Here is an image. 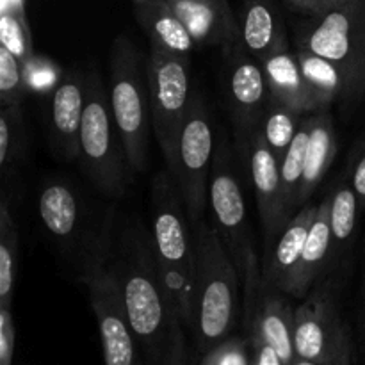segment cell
I'll list each match as a JSON object with an SVG mask.
<instances>
[{"instance_id":"11","label":"cell","mask_w":365,"mask_h":365,"mask_svg":"<svg viewBox=\"0 0 365 365\" xmlns=\"http://www.w3.org/2000/svg\"><path fill=\"white\" fill-rule=\"evenodd\" d=\"M209 202L212 207L214 228L220 234L241 278L250 257L257 252L250 230L245 192L235 175L234 157L225 135H221L216 145L209 178Z\"/></svg>"},{"instance_id":"39","label":"cell","mask_w":365,"mask_h":365,"mask_svg":"<svg viewBox=\"0 0 365 365\" xmlns=\"http://www.w3.org/2000/svg\"><path fill=\"white\" fill-rule=\"evenodd\" d=\"M132 2H134L135 6H138V4H143V2H146V0H132Z\"/></svg>"},{"instance_id":"1","label":"cell","mask_w":365,"mask_h":365,"mask_svg":"<svg viewBox=\"0 0 365 365\" xmlns=\"http://www.w3.org/2000/svg\"><path fill=\"white\" fill-rule=\"evenodd\" d=\"M113 266L145 365H187V330L164 289L152 232L139 223L125 225Z\"/></svg>"},{"instance_id":"10","label":"cell","mask_w":365,"mask_h":365,"mask_svg":"<svg viewBox=\"0 0 365 365\" xmlns=\"http://www.w3.org/2000/svg\"><path fill=\"white\" fill-rule=\"evenodd\" d=\"M152 127L164 159H170L182 120L195 93L191 91V57L150 45L146 59Z\"/></svg>"},{"instance_id":"12","label":"cell","mask_w":365,"mask_h":365,"mask_svg":"<svg viewBox=\"0 0 365 365\" xmlns=\"http://www.w3.org/2000/svg\"><path fill=\"white\" fill-rule=\"evenodd\" d=\"M221 88L230 114L235 145H241L260 127L271 102L262 64L246 52L241 39L221 46Z\"/></svg>"},{"instance_id":"20","label":"cell","mask_w":365,"mask_h":365,"mask_svg":"<svg viewBox=\"0 0 365 365\" xmlns=\"http://www.w3.org/2000/svg\"><path fill=\"white\" fill-rule=\"evenodd\" d=\"M330 200L331 196H324L319 203L317 216L314 220L312 228L307 237L305 250L299 260L296 273L292 277L291 287L287 294L291 298L303 299L310 292V289L321 280L324 271L330 267L334 260V237H331L330 225Z\"/></svg>"},{"instance_id":"38","label":"cell","mask_w":365,"mask_h":365,"mask_svg":"<svg viewBox=\"0 0 365 365\" xmlns=\"http://www.w3.org/2000/svg\"><path fill=\"white\" fill-rule=\"evenodd\" d=\"M362 337L365 344V273H364V316H362Z\"/></svg>"},{"instance_id":"21","label":"cell","mask_w":365,"mask_h":365,"mask_svg":"<svg viewBox=\"0 0 365 365\" xmlns=\"http://www.w3.org/2000/svg\"><path fill=\"white\" fill-rule=\"evenodd\" d=\"M38 210L46 232L57 241L71 245L82 230V200L68 182L50 180L41 185Z\"/></svg>"},{"instance_id":"3","label":"cell","mask_w":365,"mask_h":365,"mask_svg":"<svg viewBox=\"0 0 365 365\" xmlns=\"http://www.w3.org/2000/svg\"><path fill=\"white\" fill-rule=\"evenodd\" d=\"M196 252L195 348L198 359L234 335L237 323L239 271L212 225L200 220L192 225Z\"/></svg>"},{"instance_id":"30","label":"cell","mask_w":365,"mask_h":365,"mask_svg":"<svg viewBox=\"0 0 365 365\" xmlns=\"http://www.w3.org/2000/svg\"><path fill=\"white\" fill-rule=\"evenodd\" d=\"M310 135V114H307L302 121L298 134H296L294 141L289 146L287 153L284 159L280 160V175L282 184H284L285 202H287L289 214H294L298 210V189L302 184L303 170H305V153H307V143H309Z\"/></svg>"},{"instance_id":"29","label":"cell","mask_w":365,"mask_h":365,"mask_svg":"<svg viewBox=\"0 0 365 365\" xmlns=\"http://www.w3.org/2000/svg\"><path fill=\"white\" fill-rule=\"evenodd\" d=\"M27 152V134L20 106L2 107L0 114V173L2 178L14 171Z\"/></svg>"},{"instance_id":"6","label":"cell","mask_w":365,"mask_h":365,"mask_svg":"<svg viewBox=\"0 0 365 365\" xmlns=\"http://www.w3.org/2000/svg\"><path fill=\"white\" fill-rule=\"evenodd\" d=\"M110 109L134 171L148 166L150 89L146 63L127 36H118L110 48Z\"/></svg>"},{"instance_id":"17","label":"cell","mask_w":365,"mask_h":365,"mask_svg":"<svg viewBox=\"0 0 365 365\" xmlns=\"http://www.w3.org/2000/svg\"><path fill=\"white\" fill-rule=\"evenodd\" d=\"M198 46H225L241 39V25L228 0H168Z\"/></svg>"},{"instance_id":"2","label":"cell","mask_w":365,"mask_h":365,"mask_svg":"<svg viewBox=\"0 0 365 365\" xmlns=\"http://www.w3.org/2000/svg\"><path fill=\"white\" fill-rule=\"evenodd\" d=\"M152 239L170 303L191 335L196 330V252L184 200L168 170L153 177L150 191Z\"/></svg>"},{"instance_id":"26","label":"cell","mask_w":365,"mask_h":365,"mask_svg":"<svg viewBox=\"0 0 365 365\" xmlns=\"http://www.w3.org/2000/svg\"><path fill=\"white\" fill-rule=\"evenodd\" d=\"M18 269V227L6 191L0 200V305L13 307Z\"/></svg>"},{"instance_id":"28","label":"cell","mask_w":365,"mask_h":365,"mask_svg":"<svg viewBox=\"0 0 365 365\" xmlns=\"http://www.w3.org/2000/svg\"><path fill=\"white\" fill-rule=\"evenodd\" d=\"M303 118L305 116L292 107L271 98L262 121H260V134H262L266 145L273 150L278 160L284 159L289 146L294 141L296 134L302 127Z\"/></svg>"},{"instance_id":"27","label":"cell","mask_w":365,"mask_h":365,"mask_svg":"<svg viewBox=\"0 0 365 365\" xmlns=\"http://www.w3.org/2000/svg\"><path fill=\"white\" fill-rule=\"evenodd\" d=\"M25 0H0V46L24 66L32 63V36L25 16Z\"/></svg>"},{"instance_id":"35","label":"cell","mask_w":365,"mask_h":365,"mask_svg":"<svg viewBox=\"0 0 365 365\" xmlns=\"http://www.w3.org/2000/svg\"><path fill=\"white\" fill-rule=\"evenodd\" d=\"M341 2H344V0H285V4L292 11L305 14V16H317V14L331 9V7Z\"/></svg>"},{"instance_id":"31","label":"cell","mask_w":365,"mask_h":365,"mask_svg":"<svg viewBox=\"0 0 365 365\" xmlns=\"http://www.w3.org/2000/svg\"><path fill=\"white\" fill-rule=\"evenodd\" d=\"M24 64L7 48L0 46V103L2 107L21 106L27 93Z\"/></svg>"},{"instance_id":"36","label":"cell","mask_w":365,"mask_h":365,"mask_svg":"<svg viewBox=\"0 0 365 365\" xmlns=\"http://www.w3.org/2000/svg\"><path fill=\"white\" fill-rule=\"evenodd\" d=\"M349 346H353V341L349 342V344H346L344 349L339 353L337 359L331 360V362H314V360H305V359H298V356H296L294 364H292V365H339V362H341V359H342V355H344V351L349 348Z\"/></svg>"},{"instance_id":"22","label":"cell","mask_w":365,"mask_h":365,"mask_svg":"<svg viewBox=\"0 0 365 365\" xmlns=\"http://www.w3.org/2000/svg\"><path fill=\"white\" fill-rule=\"evenodd\" d=\"M335 155H337V135H335L334 118H331L330 109L310 114V135L309 143H307L305 170H303L302 184L298 189V202H296L298 209L299 205L312 200L314 191L323 182Z\"/></svg>"},{"instance_id":"15","label":"cell","mask_w":365,"mask_h":365,"mask_svg":"<svg viewBox=\"0 0 365 365\" xmlns=\"http://www.w3.org/2000/svg\"><path fill=\"white\" fill-rule=\"evenodd\" d=\"M88 100V75L68 73L56 86L50 106V135L57 155L66 160L78 159L81 128Z\"/></svg>"},{"instance_id":"33","label":"cell","mask_w":365,"mask_h":365,"mask_svg":"<svg viewBox=\"0 0 365 365\" xmlns=\"http://www.w3.org/2000/svg\"><path fill=\"white\" fill-rule=\"evenodd\" d=\"M16 327H14L13 307L0 305V365H13Z\"/></svg>"},{"instance_id":"8","label":"cell","mask_w":365,"mask_h":365,"mask_svg":"<svg viewBox=\"0 0 365 365\" xmlns=\"http://www.w3.org/2000/svg\"><path fill=\"white\" fill-rule=\"evenodd\" d=\"M216 155V132L205 98L195 93L182 120L173 153L166 160L191 225L203 220L209 200V178Z\"/></svg>"},{"instance_id":"19","label":"cell","mask_w":365,"mask_h":365,"mask_svg":"<svg viewBox=\"0 0 365 365\" xmlns=\"http://www.w3.org/2000/svg\"><path fill=\"white\" fill-rule=\"evenodd\" d=\"M260 64L266 73L271 98L292 107L303 116L327 110V107L321 103V100L307 82L296 52H291L289 48L280 50L264 59Z\"/></svg>"},{"instance_id":"23","label":"cell","mask_w":365,"mask_h":365,"mask_svg":"<svg viewBox=\"0 0 365 365\" xmlns=\"http://www.w3.org/2000/svg\"><path fill=\"white\" fill-rule=\"evenodd\" d=\"M135 18L139 27L150 39V45H157L182 57H191L198 46L184 21L171 9L168 0H146L138 4Z\"/></svg>"},{"instance_id":"7","label":"cell","mask_w":365,"mask_h":365,"mask_svg":"<svg viewBox=\"0 0 365 365\" xmlns=\"http://www.w3.org/2000/svg\"><path fill=\"white\" fill-rule=\"evenodd\" d=\"M82 170L93 184L113 198H121L130 184V171L123 141L114 120L110 100L96 70L88 73V100L81 128Z\"/></svg>"},{"instance_id":"16","label":"cell","mask_w":365,"mask_h":365,"mask_svg":"<svg viewBox=\"0 0 365 365\" xmlns=\"http://www.w3.org/2000/svg\"><path fill=\"white\" fill-rule=\"evenodd\" d=\"M317 209H319V205L314 203L312 200L303 203L292 214V217L287 221V225L280 232L277 241L271 245V248L264 252V280L273 287L280 289L285 294L289 292L296 267L302 260L307 237H309V232L317 216Z\"/></svg>"},{"instance_id":"24","label":"cell","mask_w":365,"mask_h":365,"mask_svg":"<svg viewBox=\"0 0 365 365\" xmlns=\"http://www.w3.org/2000/svg\"><path fill=\"white\" fill-rule=\"evenodd\" d=\"M330 225L334 237V260H341L351 250L359 223V196L349 182L348 175L335 184L330 192Z\"/></svg>"},{"instance_id":"14","label":"cell","mask_w":365,"mask_h":365,"mask_svg":"<svg viewBox=\"0 0 365 365\" xmlns=\"http://www.w3.org/2000/svg\"><path fill=\"white\" fill-rule=\"evenodd\" d=\"M235 148L248 164V173L255 189L257 205H259L260 221H262L264 252H266L292 217L285 202L280 160L264 141L260 127L253 130L241 145H235Z\"/></svg>"},{"instance_id":"5","label":"cell","mask_w":365,"mask_h":365,"mask_svg":"<svg viewBox=\"0 0 365 365\" xmlns=\"http://www.w3.org/2000/svg\"><path fill=\"white\" fill-rule=\"evenodd\" d=\"M296 46L330 61L346 82V106L365 96V0H344L296 27Z\"/></svg>"},{"instance_id":"18","label":"cell","mask_w":365,"mask_h":365,"mask_svg":"<svg viewBox=\"0 0 365 365\" xmlns=\"http://www.w3.org/2000/svg\"><path fill=\"white\" fill-rule=\"evenodd\" d=\"M241 41L259 63L289 48L284 18L274 0H242Z\"/></svg>"},{"instance_id":"13","label":"cell","mask_w":365,"mask_h":365,"mask_svg":"<svg viewBox=\"0 0 365 365\" xmlns=\"http://www.w3.org/2000/svg\"><path fill=\"white\" fill-rule=\"evenodd\" d=\"M294 351L298 359L331 362L351 342L334 280H319L294 309Z\"/></svg>"},{"instance_id":"25","label":"cell","mask_w":365,"mask_h":365,"mask_svg":"<svg viewBox=\"0 0 365 365\" xmlns=\"http://www.w3.org/2000/svg\"><path fill=\"white\" fill-rule=\"evenodd\" d=\"M296 57H298L307 82L327 109H330L331 103L337 102V100L346 103L344 77L330 61L305 48H298V46H296Z\"/></svg>"},{"instance_id":"4","label":"cell","mask_w":365,"mask_h":365,"mask_svg":"<svg viewBox=\"0 0 365 365\" xmlns=\"http://www.w3.org/2000/svg\"><path fill=\"white\" fill-rule=\"evenodd\" d=\"M110 214L86 245L81 280L89 291L106 365H145L113 266Z\"/></svg>"},{"instance_id":"32","label":"cell","mask_w":365,"mask_h":365,"mask_svg":"<svg viewBox=\"0 0 365 365\" xmlns=\"http://www.w3.org/2000/svg\"><path fill=\"white\" fill-rule=\"evenodd\" d=\"M198 365H252L248 337L232 335L217 348L210 349L207 355H203Z\"/></svg>"},{"instance_id":"9","label":"cell","mask_w":365,"mask_h":365,"mask_svg":"<svg viewBox=\"0 0 365 365\" xmlns=\"http://www.w3.org/2000/svg\"><path fill=\"white\" fill-rule=\"evenodd\" d=\"M242 282V328L245 335L260 337L274 349L284 365H292L294 351V307L291 296L267 284L259 257L253 253L246 264Z\"/></svg>"},{"instance_id":"37","label":"cell","mask_w":365,"mask_h":365,"mask_svg":"<svg viewBox=\"0 0 365 365\" xmlns=\"http://www.w3.org/2000/svg\"><path fill=\"white\" fill-rule=\"evenodd\" d=\"M339 365H353V346H349V348L346 349Z\"/></svg>"},{"instance_id":"34","label":"cell","mask_w":365,"mask_h":365,"mask_svg":"<svg viewBox=\"0 0 365 365\" xmlns=\"http://www.w3.org/2000/svg\"><path fill=\"white\" fill-rule=\"evenodd\" d=\"M348 178L351 182L353 189H355L356 196H359L360 209L365 210V132L362 138L356 143L355 150H353L351 160L348 166Z\"/></svg>"}]
</instances>
